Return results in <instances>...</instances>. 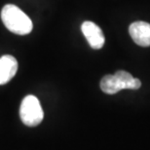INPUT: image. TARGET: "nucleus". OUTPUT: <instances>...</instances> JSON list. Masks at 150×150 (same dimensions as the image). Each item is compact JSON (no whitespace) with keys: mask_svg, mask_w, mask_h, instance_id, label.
I'll use <instances>...</instances> for the list:
<instances>
[{"mask_svg":"<svg viewBox=\"0 0 150 150\" xmlns=\"http://www.w3.org/2000/svg\"><path fill=\"white\" fill-rule=\"evenodd\" d=\"M1 20L8 30L17 35H27L32 30V21L16 5L8 4L1 11Z\"/></svg>","mask_w":150,"mask_h":150,"instance_id":"obj_1","label":"nucleus"},{"mask_svg":"<svg viewBox=\"0 0 150 150\" xmlns=\"http://www.w3.org/2000/svg\"><path fill=\"white\" fill-rule=\"evenodd\" d=\"M140 86L141 82L139 79L126 71H117L114 75H106L100 81V89L109 95L116 94L123 89L136 90Z\"/></svg>","mask_w":150,"mask_h":150,"instance_id":"obj_2","label":"nucleus"},{"mask_svg":"<svg viewBox=\"0 0 150 150\" xmlns=\"http://www.w3.org/2000/svg\"><path fill=\"white\" fill-rule=\"evenodd\" d=\"M20 117L24 125L28 127H35L42 122L44 112L36 97L28 95L24 98L20 108Z\"/></svg>","mask_w":150,"mask_h":150,"instance_id":"obj_3","label":"nucleus"},{"mask_svg":"<svg viewBox=\"0 0 150 150\" xmlns=\"http://www.w3.org/2000/svg\"><path fill=\"white\" fill-rule=\"evenodd\" d=\"M82 33L84 34L92 49L100 50L103 47L105 39L103 30L93 21H84L81 25Z\"/></svg>","mask_w":150,"mask_h":150,"instance_id":"obj_4","label":"nucleus"},{"mask_svg":"<svg viewBox=\"0 0 150 150\" xmlns=\"http://www.w3.org/2000/svg\"><path fill=\"white\" fill-rule=\"evenodd\" d=\"M129 32L136 45L141 47L150 46V23L148 22H133L129 27Z\"/></svg>","mask_w":150,"mask_h":150,"instance_id":"obj_5","label":"nucleus"},{"mask_svg":"<svg viewBox=\"0 0 150 150\" xmlns=\"http://www.w3.org/2000/svg\"><path fill=\"white\" fill-rule=\"evenodd\" d=\"M18 71V61L12 55L0 57V85L7 83L14 78Z\"/></svg>","mask_w":150,"mask_h":150,"instance_id":"obj_6","label":"nucleus"}]
</instances>
